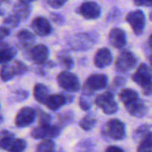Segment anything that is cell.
Returning <instances> with one entry per match:
<instances>
[{
    "label": "cell",
    "mask_w": 152,
    "mask_h": 152,
    "mask_svg": "<svg viewBox=\"0 0 152 152\" xmlns=\"http://www.w3.org/2000/svg\"><path fill=\"white\" fill-rule=\"evenodd\" d=\"M132 79L142 90V94L146 96L152 94V69L145 63H142L135 73L133 75Z\"/></svg>",
    "instance_id": "1"
},
{
    "label": "cell",
    "mask_w": 152,
    "mask_h": 152,
    "mask_svg": "<svg viewBox=\"0 0 152 152\" xmlns=\"http://www.w3.org/2000/svg\"><path fill=\"white\" fill-rule=\"evenodd\" d=\"M27 148V142L23 139L14 138L9 131L0 132V149L9 152H22Z\"/></svg>",
    "instance_id": "2"
},
{
    "label": "cell",
    "mask_w": 152,
    "mask_h": 152,
    "mask_svg": "<svg viewBox=\"0 0 152 152\" xmlns=\"http://www.w3.org/2000/svg\"><path fill=\"white\" fill-rule=\"evenodd\" d=\"M28 67L20 61H11L2 65L0 69V77L2 81L8 82L16 76H20L26 73Z\"/></svg>",
    "instance_id": "3"
},
{
    "label": "cell",
    "mask_w": 152,
    "mask_h": 152,
    "mask_svg": "<svg viewBox=\"0 0 152 152\" xmlns=\"http://www.w3.org/2000/svg\"><path fill=\"white\" fill-rule=\"evenodd\" d=\"M102 134L114 141H122L126 134V125L118 119H110L106 123L102 130Z\"/></svg>",
    "instance_id": "4"
},
{
    "label": "cell",
    "mask_w": 152,
    "mask_h": 152,
    "mask_svg": "<svg viewBox=\"0 0 152 152\" xmlns=\"http://www.w3.org/2000/svg\"><path fill=\"white\" fill-rule=\"evenodd\" d=\"M94 103L98 108L102 109L106 115L115 114L118 110V103L114 99V94L111 91H106L97 95Z\"/></svg>",
    "instance_id": "5"
},
{
    "label": "cell",
    "mask_w": 152,
    "mask_h": 152,
    "mask_svg": "<svg viewBox=\"0 0 152 152\" xmlns=\"http://www.w3.org/2000/svg\"><path fill=\"white\" fill-rule=\"evenodd\" d=\"M108 85V77L104 74L91 75L84 84L83 94L93 95L94 92L106 88Z\"/></svg>",
    "instance_id": "6"
},
{
    "label": "cell",
    "mask_w": 152,
    "mask_h": 152,
    "mask_svg": "<svg viewBox=\"0 0 152 152\" xmlns=\"http://www.w3.org/2000/svg\"><path fill=\"white\" fill-rule=\"evenodd\" d=\"M57 83L61 88L69 93L78 92L80 89L78 77L68 70H64L57 76Z\"/></svg>",
    "instance_id": "7"
},
{
    "label": "cell",
    "mask_w": 152,
    "mask_h": 152,
    "mask_svg": "<svg viewBox=\"0 0 152 152\" xmlns=\"http://www.w3.org/2000/svg\"><path fill=\"white\" fill-rule=\"evenodd\" d=\"M62 128L59 125H38L30 132V136L36 140L53 139L57 137Z\"/></svg>",
    "instance_id": "8"
},
{
    "label": "cell",
    "mask_w": 152,
    "mask_h": 152,
    "mask_svg": "<svg viewBox=\"0 0 152 152\" xmlns=\"http://www.w3.org/2000/svg\"><path fill=\"white\" fill-rule=\"evenodd\" d=\"M128 24L131 26L134 33L136 36H140L142 34L144 27H145V15L142 10H134L130 12L126 18Z\"/></svg>",
    "instance_id": "9"
},
{
    "label": "cell",
    "mask_w": 152,
    "mask_h": 152,
    "mask_svg": "<svg viewBox=\"0 0 152 152\" xmlns=\"http://www.w3.org/2000/svg\"><path fill=\"white\" fill-rule=\"evenodd\" d=\"M137 64V58L129 51L121 52L116 60V68L120 72H127L133 69Z\"/></svg>",
    "instance_id": "10"
},
{
    "label": "cell",
    "mask_w": 152,
    "mask_h": 152,
    "mask_svg": "<svg viewBox=\"0 0 152 152\" xmlns=\"http://www.w3.org/2000/svg\"><path fill=\"white\" fill-rule=\"evenodd\" d=\"M27 58L37 65H44L49 56V49L45 45H37L27 51Z\"/></svg>",
    "instance_id": "11"
},
{
    "label": "cell",
    "mask_w": 152,
    "mask_h": 152,
    "mask_svg": "<svg viewBox=\"0 0 152 152\" xmlns=\"http://www.w3.org/2000/svg\"><path fill=\"white\" fill-rule=\"evenodd\" d=\"M37 118V111L30 107H24L19 110L15 118V126L20 128L32 125Z\"/></svg>",
    "instance_id": "12"
},
{
    "label": "cell",
    "mask_w": 152,
    "mask_h": 152,
    "mask_svg": "<svg viewBox=\"0 0 152 152\" xmlns=\"http://www.w3.org/2000/svg\"><path fill=\"white\" fill-rule=\"evenodd\" d=\"M73 99H74V97L70 94H51L46 99L45 105L50 110L55 111V110H58L59 109H61L66 103L71 102L73 101Z\"/></svg>",
    "instance_id": "13"
},
{
    "label": "cell",
    "mask_w": 152,
    "mask_h": 152,
    "mask_svg": "<svg viewBox=\"0 0 152 152\" xmlns=\"http://www.w3.org/2000/svg\"><path fill=\"white\" fill-rule=\"evenodd\" d=\"M77 12L86 20H95L101 15V7L95 2L87 1L78 7Z\"/></svg>",
    "instance_id": "14"
},
{
    "label": "cell",
    "mask_w": 152,
    "mask_h": 152,
    "mask_svg": "<svg viewBox=\"0 0 152 152\" xmlns=\"http://www.w3.org/2000/svg\"><path fill=\"white\" fill-rule=\"evenodd\" d=\"M30 27L33 31L40 37H47L52 33V26L50 21L43 16L34 18L31 21Z\"/></svg>",
    "instance_id": "15"
},
{
    "label": "cell",
    "mask_w": 152,
    "mask_h": 152,
    "mask_svg": "<svg viewBox=\"0 0 152 152\" xmlns=\"http://www.w3.org/2000/svg\"><path fill=\"white\" fill-rule=\"evenodd\" d=\"M113 57L110 49L107 47L100 48L94 55V65L99 69H104L112 63Z\"/></svg>",
    "instance_id": "16"
},
{
    "label": "cell",
    "mask_w": 152,
    "mask_h": 152,
    "mask_svg": "<svg viewBox=\"0 0 152 152\" xmlns=\"http://www.w3.org/2000/svg\"><path fill=\"white\" fill-rule=\"evenodd\" d=\"M109 40L113 47L122 49L126 45V32L119 28H114L109 33Z\"/></svg>",
    "instance_id": "17"
},
{
    "label": "cell",
    "mask_w": 152,
    "mask_h": 152,
    "mask_svg": "<svg viewBox=\"0 0 152 152\" xmlns=\"http://www.w3.org/2000/svg\"><path fill=\"white\" fill-rule=\"evenodd\" d=\"M125 107L130 115L139 118H143L148 112V107L146 103L140 98L128 104H126Z\"/></svg>",
    "instance_id": "18"
},
{
    "label": "cell",
    "mask_w": 152,
    "mask_h": 152,
    "mask_svg": "<svg viewBox=\"0 0 152 152\" xmlns=\"http://www.w3.org/2000/svg\"><path fill=\"white\" fill-rule=\"evenodd\" d=\"M93 45L92 39L86 34H77L69 41V45L77 51H84Z\"/></svg>",
    "instance_id": "19"
},
{
    "label": "cell",
    "mask_w": 152,
    "mask_h": 152,
    "mask_svg": "<svg viewBox=\"0 0 152 152\" xmlns=\"http://www.w3.org/2000/svg\"><path fill=\"white\" fill-rule=\"evenodd\" d=\"M17 39L19 41V46L24 51H28L32 47L35 37L29 30L21 29L17 33Z\"/></svg>",
    "instance_id": "20"
},
{
    "label": "cell",
    "mask_w": 152,
    "mask_h": 152,
    "mask_svg": "<svg viewBox=\"0 0 152 152\" xmlns=\"http://www.w3.org/2000/svg\"><path fill=\"white\" fill-rule=\"evenodd\" d=\"M17 52L8 43L0 41V64H4L13 60Z\"/></svg>",
    "instance_id": "21"
},
{
    "label": "cell",
    "mask_w": 152,
    "mask_h": 152,
    "mask_svg": "<svg viewBox=\"0 0 152 152\" xmlns=\"http://www.w3.org/2000/svg\"><path fill=\"white\" fill-rule=\"evenodd\" d=\"M31 11H32V6L29 4V3H25L21 1L16 3L12 8V12L15 13L20 19L21 21L27 20L29 17Z\"/></svg>",
    "instance_id": "22"
},
{
    "label": "cell",
    "mask_w": 152,
    "mask_h": 152,
    "mask_svg": "<svg viewBox=\"0 0 152 152\" xmlns=\"http://www.w3.org/2000/svg\"><path fill=\"white\" fill-rule=\"evenodd\" d=\"M33 94L35 99L40 102L45 104L46 99L48 98L49 94V89L47 88V86H45L44 84L41 83H37L35 85L34 89H33Z\"/></svg>",
    "instance_id": "23"
},
{
    "label": "cell",
    "mask_w": 152,
    "mask_h": 152,
    "mask_svg": "<svg viewBox=\"0 0 152 152\" xmlns=\"http://www.w3.org/2000/svg\"><path fill=\"white\" fill-rule=\"evenodd\" d=\"M119 96V99L120 101L126 105V104H128L137 99H139V94L136 91L133 90V89H130V88H125V89H122L118 94Z\"/></svg>",
    "instance_id": "24"
},
{
    "label": "cell",
    "mask_w": 152,
    "mask_h": 152,
    "mask_svg": "<svg viewBox=\"0 0 152 152\" xmlns=\"http://www.w3.org/2000/svg\"><path fill=\"white\" fill-rule=\"evenodd\" d=\"M97 124V118L92 113H88L79 122V126L85 131L93 130Z\"/></svg>",
    "instance_id": "25"
},
{
    "label": "cell",
    "mask_w": 152,
    "mask_h": 152,
    "mask_svg": "<svg viewBox=\"0 0 152 152\" xmlns=\"http://www.w3.org/2000/svg\"><path fill=\"white\" fill-rule=\"evenodd\" d=\"M137 152H152V133H149L139 142Z\"/></svg>",
    "instance_id": "26"
},
{
    "label": "cell",
    "mask_w": 152,
    "mask_h": 152,
    "mask_svg": "<svg viewBox=\"0 0 152 152\" xmlns=\"http://www.w3.org/2000/svg\"><path fill=\"white\" fill-rule=\"evenodd\" d=\"M58 60H59L60 65L65 70H68L69 71V70H70V69H73V67H74V61L67 53H60L58 55Z\"/></svg>",
    "instance_id": "27"
},
{
    "label": "cell",
    "mask_w": 152,
    "mask_h": 152,
    "mask_svg": "<svg viewBox=\"0 0 152 152\" xmlns=\"http://www.w3.org/2000/svg\"><path fill=\"white\" fill-rule=\"evenodd\" d=\"M55 150L54 142L52 139H45L37 145L36 152H54Z\"/></svg>",
    "instance_id": "28"
},
{
    "label": "cell",
    "mask_w": 152,
    "mask_h": 152,
    "mask_svg": "<svg viewBox=\"0 0 152 152\" xmlns=\"http://www.w3.org/2000/svg\"><path fill=\"white\" fill-rule=\"evenodd\" d=\"M149 133H151V126L149 125H142L137 129L134 130L133 138L135 142H140Z\"/></svg>",
    "instance_id": "29"
},
{
    "label": "cell",
    "mask_w": 152,
    "mask_h": 152,
    "mask_svg": "<svg viewBox=\"0 0 152 152\" xmlns=\"http://www.w3.org/2000/svg\"><path fill=\"white\" fill-rule=\"evenodd\" d=\"M20 21H21L20 19L15 13L12 12L4 19L3 24H4V26H5L7 28H16L20 24Z\"/></svg>",
    "instance_id": "30"
},
{
    "label": "cell",
    "mask_w": 152,
    "mask_h": 152,
    "mask_svg": "<svg viewBox=\"0 0 152 152\" xmlns=\"http://www.w3.org/2000/svg\"><path fill=\"white\" fill-rule=\"evenodd\" d=\"M92 96L93 95H89V94H83L79 99V107L85 110V111H88L92 106H93V100H92Z\"/></svg>",
    "instance_id": "31"
},
{
    "label": "cell",
    "mask_w": 152,
    "mask_h": 152,
    "mask_svg": "<svg viewBox=\"0 0 152 152\" xmlns=\"http://www.w3.org/2000/svg\"><path fill=\"white\" fill-rule=\"evenodd\" d=\"M73 118H74V114L71 111H69V112L61 114L59 116V124L58 125L61 128H63L67 125L70 124L73 121Z\"/></svg>",
    "instance_id": "32"
},
{
    "label": "cell",
    "mask_w": 152,
    "mask_h": 152,
    "mask_svg": "<svg viewBox=\"0 0 152 152\" xmlns=\"http://www.w3.org/2000/svg\"><path fill=\"white\" fill-rule=\"evenodd\" d=\"M38 110V122L39 124L38 125H49L51 124V116L40 110Z\"/></svg>",
    "instance_id": "33"
},
{
    "label": "cell",
    "mask_w": 152,
    "mask_h": 152,
    "mask_svg": "<svg viewBox=\"0 0 152 152\" xmlns=\"http://www.w3.org/2000/svg\"><path fill=\"white\" fill-rule=\"evenodd\" d=\"M28 97V92L23 89L16 90L13 94V98L15 102H23Z\"/></svg>",
    "instance_id": "34"
},
{
    "label": "cell",
    "mask_w": 152,
    "mask_h": 152,
    "mask_svg": "<svg viewBox=\"0 0 152 152\" xmlns=\"http://www.w3.org/2000/svg\"><path fill=\"white\" fill-rule=\"evenodd\" d=\"M51 20L53 21H54L55 23H57L58 25H62L64 23V18L61 14L57 13V12H52L50 14Z\"/></svg>",
    "instance_id": "35"
},
{
    "label": "cell",
    "mask_w": 152,
    "mask_h": 152,
    "mask_svg": "<svg viewBox=\"0 0 152 152\" xmlns=\"http://www.w3.org/2000/svg\"><path fill=\"white\" fill-rule=\"evenodd\" d=\"M67 0H48V4L53 8H61L66 4Z\"/></svg>",
    "instance_id": "36"
},
{
    "label": "cell",
    "mask_w": 152,
    "mask_h": 152,
    "mask_svg": "<svg viewBox=\"0 0 152 152\" xmlns=\"http://www.w3.org/2000/svg\"><path fill=\"white\" fill-rule=\"evenodd\" d=\"M136 6H146L152 7V0H134Z\"/></svg>",
    "instance_id": "37"
},
{
    "label": "cell",
    "mask_w": 152,
    "mask_h": 152,
    "mask_svg": "<svg viewBox=\"0 0 152 152\" xmlns=\"http://www.w3.org/2000/svg\"><path fill=\"white\" fill-rule=\"evenodd\" d=\"M10 34V28L5 27V26H1L0 27V41H2L4 38L8 37Z\"/></svg>",
    "instance_id": "38"
},
{
    "label": "cell",
    "mask_w": 152,
    "mask_h": 152,
    "mask_svg": "<svg viewBox=\"0 0 152 152\" xmlns=\"http://www.w3.org/2000/svg\"><path fill=\"white\" fill-rule=\"evenodd\" d=\"M125 83H126V80H125L123 77H116V78L114 79V86H117V87L122 86Z\"/></svg>",
    "instance_id": "39"
},
{
    "label": "cell",
    "mask_w": 152,
    "mask_h": 152,
    "mask_svg": "<svg viewBox=\"0 0 152 152\" xmlns=\"http://www.w3.org/2000/svg\"><path fill=\"white\" fill-rule=\"evenodd\" d=\"M105 152H125L123 149L118 147V146H110L106 149Z\"/></svg>",
    "instance_id": "40"
},
{
    "label": "cell",
    "mask_w": 152,
    "mask_h": 152,
    "mask_svg": "<svg viewBox=\"0 0 152 152\" xmlns=\"http://www.w3.org/2000/svg\"><path fill=\"white\" fill-rule=\"evenodd\" d=\"M89 145V142H87L86 143V150H82V151H80V152H92L90 151V149H89V147H87Z\"/></svg>",
    "instance_id": "41"
},
{
    "label": "cell",
    "mask_w": 152,
    "mask_h": 152,
    "mask_svg": "<svg viewBox=\"0 0 152 152\" xmlns=\"http://www.w3.org/2000/svg\"><path fill=\"white\" fill-rule=\"evenodd\" d=\"M149 45H150V46L152 48V34L151 35L150 38H149Z\"/></svg>",
    "instance_id": "42"
},
{
    "label": "cell",
    "mask_w": 152,
    "mask_h": 152,
    "mask_svg": "<svg viewBox=\"0 0 152 152\" xmlns=\"http://www.w3.org/2000/svg\"><path fill=\"white\" fill-rule=\"evenodd\" d=\"M4 14V9L1 7V5H0V16H3Z\"/></svg>",
    "instance_id": "43"
},
{
    "label": "cell",
    "mask_w": 152,
    "mask_h": 152,
    "mask_svg": "<svg viewBox=\"0 0 152 152\" xmlns=\"http://www.w3.org/2000/svg\"><path fill=\"white\" fill-rule=\"evenodd\" d=\"M19 1L25 2V3H30V2H33V1H35V0H19Z\"/></svg>",
    "instance_id": "44"
},
{
    "label": "cell",
    "mask_w": 152,
    "mask_h": 152,
    "mask_svg": "<svg viewBox=\"0 0 152 152\" xmlns=\"http://www.w3.org/2000/svg\"><path fill=\"white\" fill-rule=\"evenodd\" d=\"M54 152H65V151H63L62 149L59 148V149H56V150H55V151H54Z\"/></svg>",
    "instance_id": "45"
},
{
    "label": "cell",
    "mask_w": 152,
    "mask_h": 152,
    "mask_svg": "<svg viewBox=\"0 0 152 152\" xmlns=\"http://www.w3.org/2000/svg\"><path fill=\"white\" fill-rule=\"evenodd\" d=\"M150 63H151V66L152 68V53L151 54V56H150Z\"/></svg>",
    "instance_id": "46"
},
{
    "label": "cell",
    "mask_w": 152,
    "mask_h": 152,
    "mask_svg": "<svg viewBox=\"0 0 152 152\" xmlns=\"http://www.w3.org/2000/svg\"><path fill=\"white\" fill-rule=\"evenodd\" d=\"M150 19H151V20H152V11L151 12V13H150Z\"/></svg>",
    "instance_id": "47"
},
{
    "label": "cell",
    "mask_w": 152,
    "mask_h": 152,
    "mask_svg": "<svg viewBox=\"0 0 152 152\" xmlns=\"http://www.w3.org/2000/svg\"><path fill=\"white\" fill-rule=\"evenodd\" d=\"M1 121H2V117L0 116V122H1Z\"/></svg>",
    "instance_id": "48"
}]
</instances>
